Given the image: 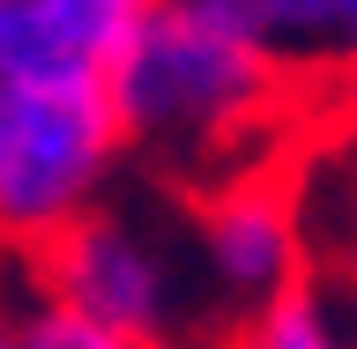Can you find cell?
<instances>
[{"label":"cell","instance_id":"52a82bcc","mask_svg":"<svg viewBox=\"0 0 357 349\" xmlns=\"http://www.w3.org/2000/svg\"><path fill=\"white\" fill-rule=\"evenodd\" d=\"M0 349H8V334H0Z\"/></svg>","mask_w":357,"mask_h":349},{"label":"cell","instance_id":"7a4b0ae2","mask_svg":"<svg viewBox=\"0 0 357 349\" xmlns=\"http://www.w3.org/2000/svg\"><path fill=\"white\" fill-rule=\"evenodd\" d=\"M8 253L22 261V275L45 290V305H67L97 320V327L127 334V342L164 349V297H156L149 253L97 208H67L60 223H38L8 238Z\"/></svg>","mask_w":357,"mask_h":349},{"label":"cell","instance_id":"3957f363","mask_svg":"<svg viewBox=\"0 0 357 349\" xmlns=\"http://www.w3.org/2000/svg\"><path fill=\"white\" fill-rule=\"evenodd\" d=\"M186 15L231 30L268 67L298 82H350L357 75V0H172Z\"/></svg>","mask_w":357,"mask_h":349},{"label":"cell","instance_id":"8992f818","mask_svg":"<svg viewBox=\"0 0 357 349\" xmlns=\"http://www.w3.org/2000/svg\"><path fill=\"white\" fill-rule=\"evenodd\" d=\"M335 297H342V312H350V334H357V283H350V290H335Z\"/></svg>","mask_w":357,"mask_h":349},{"label":"cell","instance_id":"6da1fadb","mask_svg":"<svg viewBox=\"0 0 357 349\" xmlns=\"http://www.w3.org/2000/svg\"><path fill=\"white\" fill-rule=\"evenodd\" d=\"M112 149H119V111L105 89L0 82V245L82 208Z\"/></svg>","mask_w":357,"mask_h":349},{"label":"cell","instance_id":"277c9868","mask_svg":"<svg viewBox=\"0 0 357 349\" xmlns=\"http://www.w3.org/2000/svg\"><path fill=\"white\" fill-rule=\"evenodd\" d=\"M208 349H335L328 320H320L312 275H298V283H283L275 297H261V305L245 312V320H231Z\"/></svg>","mask_w":357,"mask_h":349},{"label":"cell","instance_id":"5b68a950","mask_svg":"<svg viewBox=\"0 0 357 349\" xmlns=\"http://www.w3.org/2000/svg\"><path fill=\"white\" fill-rule=\"evenodd\" d=\"M22 349H149V342H127V334L97 327V320H82L67 305H38V320L22 327Z\"/></svg>","mask_w":357,"mask_h":349}]
</instances>
